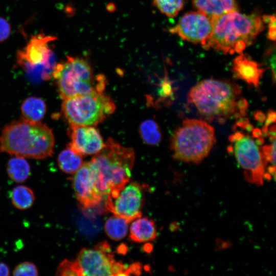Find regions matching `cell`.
<instances>
[{
	"label": "cell",
	"mask_w": 276,
	"mask_h": 276,
	"mask_svg": "<svg viewBox=\"0 0 276 276\" xmlns=\"http://www.w3.org/2000/svg\"><path fill=\"white\" fill-rule=\"evenodd\" d=\"M213 29L205 49H214L225 54H241L251 45L265 28L257 14H245L233 11L212 19Z\"/></svg>",
	"instance_id": "7a4b0ae2"
},
{
	"label": "cell",
	"mask_w": 276,
	"mask_h": 276,
	"mask_svg": "<svg viewBox=\"0 0 276 276\" xmlns=\"http://www.w3.org/2000/svg\"><path fill=\"white\" fill-rule=\"evenodd\" d=\"M7 172L11 180L15 182L21 183L25 181L29 177L31 168L24 157L15 156L9 160Z\"/></svg>",
	"instance_id": "ffe728a7"
},
{
	"label": "cell",
	"mask_w": 276,
	"mask_h": 276,
	"mask_svg": "<svg viewBox=\"0 0 276 276\" xmlns=\"http://www.w3.org/2000/svg\"><path fill=\"white\" fill-rule=\"evenodd\" d=\"M115 109L113 101L103 93L65 99L62 104L65 118L74 125L96 126Z\"/></svg>",
	"instance_id": "52a82bcc"
},
{
	"label": "cell",
	"mask_w": 276,
	"mask_h": 276,
	"mask_svg": "<svg viewBox=\"0 0 276 276\" xmlns=\"http://www.w3.org/2000/svg\"><path fill=\"white\" fill-rule=\"evenodd\" d=\"M144 190L139 183L128 182L121 189L112 190L109 192L105 198V208L113 215L130 222L142 216Z\"/></svg>",
	"instance_id": "8fae6325"
},
{
	"label": "cell",
	"mask_w": 276,
	"mask_h": 276,
	"mask_svg": "<svg viewBox=\"0 0 276 276\" xmlns=\"http://www.w3.org/2000/svg\"><path fill=\"white\" fill-rule=\"evenodd\" d=\"M135 161L131 148L123 146L111 138L88 162L99 193L106 198L112 190L123 188L130 181Z\"/></svg>",
	"instance_id": "3957f363"
},
{
	"label": "cell",
	"mask_w": 276,
	"mask_h": 276,
	"mask_svg": "<svg viewBox=\"0 0 276 276\" xmlns=\"http://www.w3.org/2000/svg\"><path fill=\"white\" fill-rule=\"evenodd\" d=\"M55 40V37L42 34L32 36L27 45L18 52V63L34 77L50 79L57 64L50 45Z\"/></svg>",
	"instance_id": "9c48e42d"
},
{
	"label": "cell",
	"mask_w": 276,
	"mask_h": 276,
	"mask_svg": "<svg viewBox=\"0 0 276 276\" xmlns=\"http://www.w3.org/2000/svg\"><path fill=\"white\" fill-rule=\"evenodd\" d=\"M76 197L81 206L91 209L99 205L103 199L98 192L88 162L83 163L72 178Z\"/></svg>",
	"instance_id": "4fadbf2b"
},
{
	"label": "cell",
	"mask_w": 276,
	"mask_h": 276,
	"mask_svg": "<svg viewBox=\"0 0 276 276\" xmlns=\"http://www.w3.org/2000/svg\"><path fill=\"white\" fill-rule=\"evenodd\" d=\"M265 22L268 24V38L270 40H275L276 22L275 15H264L262 18Z\"/></svg>",
	"instance_id": "4316f807"
},
{
	"label": "cell",
	"mask_w": 276,
	"mask_h": 276,
	"mask_svg": "<svg viewBox=\"0 0 276 276\" xmlns=\"http://www.w3.org/2000/svg\"><path fill=\"white\" fill-rule=\"evenodd\" d=\"M194 7L211 19L238 10L237 0H192Z\"/></svg>",
	"instance_id": "2e32d148"
},
{
	"label": "cell",
	"mask_w": 276,
	"mask_h": 276,
	"mask_svg": "<svg viewBox=\"0 0 276 276\" xmlns=\"http://www.w3.org/2000/svg\"><path fill=\"white\" fill-rule=\"evenodd\" d=\"M186 0H153L154 5L163 14L175 17L183 8Z\"/></svg>",
	"instance_id": "cb8c5ba5"
},
{
	"label": "cell",
	"mask_w": 276,
	"mask_h": 276,
	"mask_svg": "<svg viewBox=\"0 0 276 276\" xmlns=\"http://www.w3.org/2000/svg\"><path fill=\"white\" fill-rule=\"evenodd\" d=\"M187 99L203 118L219 122L232 118L241 119L248 108L240 87L228 80H202L191 88Z\"/></svg>",
	"instance_id": "6da1fadb"
},
{
	"label": "cell",
	"mask_w": 276,
	"mask_h": 276,
	"mask_svg": "<svg viewBox=\"0 0 276 276\" xmlns=\"http://www.w3.org/2000/svg\"><path fill=\"white\" fill-rule=\"evenodd\" d=\"M10 274V270L7 264L0 262V276H7Z\"/></svg>",
	"instance_id": "f1b7e54d"
},
{
	"label": "cell",
	"mask_w": 276,
	"mask_h": 276,
	"mask_svg": "<svg viewBox=\"0 0 276 276\" xmlns=\"http://www.w3.org/2000/svg\"><path fill=\"white\" fill-rule=\"evenodd\" d=\"M52 76L63 100L103 93L107 82L104 75L94 74L85 59L68 56L64 61L56 64Z\"/></svg>",
	"instance_id": "8992f818"
},
{
	"label": "cell",
	"mask_w": 276,
	"mask_h": 276,
	"mask_svg": "<svg viewBox=\"0 0 276 276\" xmlns=\"http://www.w3.org/2000/svg\"><path fill=\"white\" fill-rule=\"evenodd\" d=\"M52 130L40 122L24 119L7 125L0 135V151L15 156L43 159L52 155Z\"/></svg>",
	"instance_id": "277c9868"
},
{
	"label": "cell",
	"mask_w": 276,
	"mask_h": 276,
	"mask_svg": "<svg viewBox=\"0 0 276 276\" xmlns=\"http://www.w3.org/2000/svg\"><path fill=\"white\" fill-rule=\"evenodd\" d=\"M58 165L63 172L73 174L83 164L82 155L75 151L68 144L58 155Z\"/></svg>",
	"instance_id": "ac0fdd59"
},
{
	"label": "cell",
	"mask_w": 276,
	"mask_h": 276,
	"mask_svg": "<svg viewBox=\"0 0 276 276\" xmlns=\"http://www.w3.org/2000/svg\"><path fill=\"white\" fill-rule=\"evenodd\" d=\"M266 68L251 59L243 53L233 60L232 71L236 79L244 81L248 84L258 88Z\"/></svg>",
	"instance_id": "9a60e30c"
},
{
	"label": "cell",
	"mask_w": 276,
	"mask_h": 276,
	"mask_svg": "<svg viewBox=\"0 0 276 276\" xmlns=\"http://www.w3.org/2000/svg\"><path fill=\"white\" fill-rule=\"evenodd\" d=\"M213 29L211 18L197 11L185 13L170 32L177 34L182 39L203 46L210 37Z\"/></svg>",
	"instance_id": "7c38bea8"
},
{
	"label": "cell",
	"mask_w": 276,
	"mask_h": 276,
	"mask_svg": "<svg viewBox=\"0 0 276 276\" xmlns=\"http://www.w3.org/2000/svg\"><path fill=\"white\" fill-rule=\"evenodd\" d=\"M139 133L144 142L148 145L158 144L162 140V133L157 123L151 119L143 122L139 127Z\"/></svg>",
	"instance_id": "603a6c76"
},
{
	"label": "cell",
	"mask_w": 276,
	"mask_h": 276,
	"mask_svg": "<svg viewBox=\"0 0 276 276\" xmlns=\"http://www.w3.org/2000/svg\"><path fill=\"white\" fill-rule=\"evenodd\" d=\"M12 273L15 276H36L38 275V271L34 263L25 261L18 264Z\"/></svg>",
	"instance_id": "d4e9b609"
},
{
	"label": "cell",
	"mask_w": 276,
	"mask_h": 276,
	"mask_svg": "<svg viewBox=\"0 0 276 276\" xmlns=\"http://www.w3.org/2000/svg\"><path fill=\"white\" fill-rule=\"evenodd\" d=\"M10 26L4 18L0 17V42L7 39L10 34Z\"/></svg>",
	"instance_id": "83f0119b"
},
{
	"label": "cell",
	"mask_w": 276,
	"mask_h": 276,
	"mask_svg": "<svg viewBox=\"0 0 276 276\" xmlns=\"http://www.w3.org/2000/svg\"><path fill=\"white\" fill-rule=\"evenodd\" d=\"M56 274L61 276L79 275L75 261L68 260L62 261L58 267Z\"/></svg>",
	"instance_id": "484cf974"
},
{
	"label": "cell",
	"mask_w": 276,
	"mask_h": 276,
	"mask_svg": "<svg viewBox=\"0 0 276 276\" xmlns=\"http://www.w3.org/2000/svg\"><path fill=\"white\" fill-rule=\"evenodd\" d=\"M256 118L260 121L265 119L264 115L262 112H257L256 114Z\"/></svg>",
	"instance_id": "f546056e"
},
{
	"label": "cell",
	"mask_w": 276,
	"mask_h": 276,
	"mask_svg": "<svg viewBox=\"0 0 276 276\" xmlns=\"http://www.w3.org/2000/svg\"><path fill=\"white\" fill-rule=\"evenodd\" d=\"M21 111L23 119L32 122H40L46 113L47 106L41 98L30 97L23 101Z\"/></svg>",
	"instance_id": "d6986e66"
},
{
	"label": "cell",
	"mask_w": 276,
	"mask_h": 276,
	"mask_svg": "<svg viewBox=\"0 0 276 276\" xmlns=\"http://www.w3.org/2000/svg\"><path fill=\"white\" fill-rule=\"evenodd\" d=\"M68 134L71 140L68 145L82 156L95 155L104 145L99 131L92 126L71 125Z\"/></svg>",
	"instance_id": "5bb4252c"
},
{
	"label": "cell",
	"mask_w": 276,
	"mask_h": 276,
	"mask_svg": "<svg viewBox=\"0 0 276 276\" xmlns=\"http://www.w3.org/2000/svg\"><path fill=\"white\" fill-rule=\"evenodd\" d=\"M129 223L125 219L114 215L106 220L104 229L109 238L119 241L127 235Z\"/></svg>",
	"instance_id": "44dd1931"
},
{
	"label": "cell",
	"mask_w": 276,
	"mask_h": 276,
	"mask_svg": "<svg viewBox=\"0 0 276 276\" xmlns=\"http://www.w3.org/2000/svg\"><path fill=\"white\" fill-rule=\"evenodd\" d=\"M13 205L18 209L27 210L32 206L35 200L33 191L25 186H18L13 189L10 194Z\"/></svg>",
	"instance_id": "7402d4cb"
},
{
	"label": "cell",
	"mask_w": 276,
	"mask_h": 276,
	"mask_svg": "<svg viewBox=\"0 0 276 276\" xmlns=\"http://www.w3.org/2000/svg\"><path fill=\"white\" fill-rule=\"evenodd\" d=\"M231 150L239 166L243 170L246 180L262 186L266 179V167L259 144L249 134L236 131L229 136Z\"/></svg>",
	"instance_id": "ba28073f"
},
{
	"label": "cell",
	"mask_w": 276,
	"mask_h": 276,
	"mask_svg": "<svg viewBox=\"0 0 276 276\" xmlns=\"http://www.w3.org/2000/svg\"><path fill=\"white\" fill-rule=\"evenodd\" d=\"M75 261L79 275H127L128 267L116 261L106 241L97 244L93 248H82Z\"/></svg>",
	"instance_id": "30bf717a"
},
{
	"label": "cell",
	"mask_w": 276,
	"mask_h": 276,
	"mask_svg": "<svg viewBox=\"0 0 276 276\" xmlns=\"http://www.w3.org/2000/svg\"><path fill=\"white\" fill-rule=\"evenodd\" d=\"M215 142L212 126L203 120L186 119L171 136L172 157L178 161L198 164L209 155Z\"/></svg>",
	"instance_id": "5b68a950"
},
{
	"label": "cell",
	"mask_w": 276,
	"mask_h": 276,
	"mask_svg": "<svg viewBox=\"0 0 276 276\" xmlns=\"http://www.w3.org/2000/svg\"><path fill=\"white\" fill-rule=\"evenodd\" d=\"M133 221L129 229V238L131 241L143 243L156 239L157 231L153 220L141 217Z\"/></svg>",
	"instance_id": "e0dca14e"
}]
</instances>
